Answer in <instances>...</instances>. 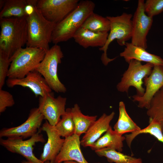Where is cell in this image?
I'll return each instance as SVG.
<instances>
[{
	"mask_svg": "<svg viewBox=\"0 0 163 163\" xmlns=\"http://www.w3.org/2000/svg\"><path fill=\"white\" fill-rule=\"evenodd\" d=\"M144 8L146 14L153 18L163 12V0H147Z\"/></svg>",
	"mask_w": 163,
	"mask_h": 163,
	"instance_id": "29",
	"label": "cell"
},
{
	"mask_svg": "<svg viewBox=\"0 0 163 163\" xmlns=\"http://www.w3.org/2000/svg\"><path fill=\"white\" fill-rule=\"evenodd\" d=\"M21 163H35L31 161H30L27 160V161H22ZM43 163H53L50 162H44Z\"/></svg>",
	"mask_w": 163,
	"mask_h": 163,
	"instance_id": "33",
	"label": "cell"
},
{
	"mask_svg": "<svg viewBox=\"0 0 163 163\" xmlns=\"http://www.w3.org/2000/svg\"><path fill=\"white\" fill-rule=\"evenodd\" d=\"M27 47H36L45 50L50 49L52 33L56 24L46 19L37 7L33 13L27 16Z\"/></svg>",
	"mask_w": 163,
	"mask_h": 163,
	"instance_id": "3",
	"label": "cell"
},
{
	"mask_svg": "<svg viewBox=\"0 0 163 163\" xmlns=\"http://www.w3.org/2000/svg\"><path fill=\"white\" fill-rule=\"evenodd\" d=\"M144 79L146 87L144 94L142 96L136 94L132 97L133 101L138 102V107L148 109L152 98L163 86V66H154L151 74Z\"/></svg>",
	"mask_w": 163,
	"mask_h": 163,
	"instance_id": "13",
	"label": "cell"
},
{
	"mask_svg": "<svg viewBox=\"0 0 163 163\" xmlns=\"http://www.w3.org/2000/svg\"><path fill=\"white\" fill-rule=\"evenodd\" d=\"M44 119L38 108H32L24 123L17 126L3 128L0 131V137H19L23 139L30 137L38 132Z\"/></svg>",
	"mask_w": 163,
	"mask_h": 163,
	"instance_id": "11",
	"label": "cell"
},
{
	"mask_svg": "<svg viewBox=\"0 0 163 163\" xmlns=\"http://www.w3.org/2000/svg\"><path fill=\"white\" fill-rule=\"evenodd\" d=\"M117 88L119 91L128 93L129 88L133 86L136 89L137 95L142 96L145 91L142 85V79L151 74L154 66L149 63L142 65L141 62L135 59L131 60Z\"/></svg>",
	"mask_w": 163,
	"mask_h": 163,
	"instance_id": "7",
	"label": "cell"
},
{
	"mask_svg": "<svg viewBox=\"0 0 163 163\" xmlns=\"http://www.w3.org/2000/svg\"><path fill=\"white\" fill-rule=\"evenodd\" d=\"M94 151L98 156L105 157L111 163H142L140 158L124 154L113 149L106 148Z\"/></svg>",
	"mask_w": 163,
	"mask_h": 163,
	"instance_id": "25",
	"label": "cell"
},
{
	"mask_svg": "<svg viewBox=\"0 0 163 163\" xmlns=\"http://www.w3.org/2000/svg\"><path fill=\"white\" fill-rule=\"evenodd\" d=\"M125 140V136H120L113 130L110 126L104 135L99 138L90 147L95 151L108 148L121 152L123 150V141Z\"/></svg>",
	"mask_w": 163,
	"mask_h": 163,
	"instance_id": "20",
	"label": "cell"
},
{
	"mask_svg": "<svg viewBox=\"0 0 163 163\" xmlns=\"http://www.w3.org/2000/svg\"><path fill=\"white\" fill-rule=\"evenodd\" d=\"M124 50L120 53V56L123 57L128 63L131 60L135 59L149 63L154 66H163V59L160 56L150 53L146 49L134 45L131 43L126 42Z\"/></svg>",
	"mask_w": 163,
	"mask_h": 163,
	"instance_id": "18",
	"label": "cell"
},
{
	"mask_svg": "<svg viewBox=\"0 0 163 163\" xmlns=\"http://www.w3.org/2000/svg\"><path fill=\"white\" fill-rule=\"evenodd\" d=\"M6 0H1L0 1V9L2 8L4 6Z\"/></svg>",
	"mask_w": 163,
	"mask_h": 163,
	"instance_id": "32",
	"label": "cell"
},
{
	"mask_svg": "<svg viewBox=\"0 0 163 163\" xmlns=\"http://www.w3.org/2000/svg\"><path fill=\"white\" fill-rule=\"evenodd\" d=\"M6 84L10 88L17 85L27 87L36 97H43L52 91L44 78L36 70L30 72L22 78H8Z\"/></svg>",
	"mask_w": 163,
	"mask_h": 163,
	"instance_id": "14",
	"label": "cell"
},
{
	"mask_svg": "<svg viewBox=\"0 0 163 163\" xmlns=\"http://www.w3.org/2000/svg\"><path fill=\"white\" fill-rule=\"evenodd\" d=\"M63 145L54 163L73 161L78 163H89L84 158L80 148V136L74 134L65 139Z\"/></svg>",
	"mask_w": 163,
	"mask_h": 163,
	"instance_id": "16",
	"label": "cell"
},
{
	"mask_svg": "<svg viewBox=\"0 0 163 163\" xmlns=\"http://www.w3.org/2000/svg\"><path fill=\"white\" fill-rule=\"evenodd\" d=\"M71 112L75 126V134L79 136L85 133L97 120V115L90 116L83 114L77 104L71 108Z\"/></svg>",
	"mask_w": 163,
	"mask_h": 163,
	"instance_id": "22",
	"label": "cell"
},
{
	"mask_svg": "<svg viewBox=\"0 0 163 163\" xmlns=\"http://www.w3.org/2000/svg\"><path fill=\"white\" fill-rule=\"evenodd\" d=\"M119 112L118 119L113 127V130L117 133L122 136L125 133H132L141 129L129 116L123 101L119 103Z\"/></svg>",
	"mask_w": 163,
	"mask_h": 163,
	"instance_id": "21",
	"label": "cell"
},
{
	"mask_svg": "<svg viewBox=\"0 0 163 163\" xmlns=\"http://www.w3.org/2000/svg\"><path fill=\"white\" fill-rule=\"evenodd\" d=\"M106 17L110 22V33L104 46L99 48L100 50L103 52L101 60L105 66L116 59H110L107 56V51L110 44L116 39L119 45L125 46L127 41L131 39L132 35L131 14L124 12L119 16Z\"/></svg>",
	"mask_w": 163,
	"mask_h": 163,
	"instance_id": "5",
	"label": "cell"
},
{
	"mask_svg": "<svg viewBox=\"0 0 163 163\" xmlns=\"http://www.w3.org/2000/svg\"><path fill=\"white\" fill-rule=\"evenodd\" d=\"M40 129L29 139L24 140L19 137L0 138V145L9 152L21 155L27 160L35 163H43L33 153L34 146L38 142L44 143L45 140L40 133Z\"/></svg>",
	"mask_w": 163,
	"mask_h": 163,
	"instance_id": "8",
	"label": "cell"
},
{
	"mask_svg": "<svg viewBox=\"0 0 163 163\" xmlns=\"http://www.w3.org/2000/svg\"><path fill=\"white\" fill-rule=\"evenodd\" d=\"M46 53L44 50L36 47H27L19 49L10 58L11 63L7 77L24 78L29 73L36 70Z\"/></svg>",
	"mask_w": 163,
	"mask_h": 163,
	"instance_id": "4",
	"label": "cell"
},
{
	"mask_svg": "<svg viewBox=\"0 0 163 163\" xmlns=\"http://www.w3.org/2000/svg\"><path fill=\"white\" fill-rule=\"evenodd\" d=\"M54 128L62 137L65 138L75 134V126L71 112V108L66 109L65 113L63 115Z\"/></svg>",
	"mask_w": 163,
	"mask_h": 163,
	"instance_id": "27",
	"label": "cell"
},
{
	"mask_svg": "<svg viewBox=\"0 0 163 163\" xmlns=\"http://www.w3.org/2000/svg\"><path fill=\"white\" fill-rule=\"evenodd\" d=\"M0 50L10 58L27 43V24L26 17L0 19Z\"/></svg>",
	"mask_w": 163,
	"mask_h": 163,
	"instance_id": "2",
	"label": "cell"
},
{
	"mask_svg": "<svg viewBox=\"0 0 163 163\" xmlns=\"http://www.w3.org/2000/svg\"><path fill=\"white\" fill-rule=\"evenodd\" d=\"M62 163H78V162L73 161H64Z\"/></svg>",
	"mask_w": 163,
	"mask_h": 163,
	"instance_id": "34",
	"label": "cell"
},
{
	"mask_svg": "<svg viewBox=\"0 0 163 163\" xmlns=\"http://www.w3.org/2000/svg\"><path fill=\"white\" fill-rule=\"evenodd\" d=\"M78 0H38L37 7L47 20L56 24L78 5Z\"/></svg>",
	"mask_w": 163,
	"mask_h": 163,
	"instance_id": "10",
	"label": "cell"
},
{
	"mask_svg": "<svg viewBox=\"0 0 163 163\" xmlns=\"http://www.w3.org/2000/svg\"><path fill=\"white\" fill-rule=\"evenodd\" d=\"M147 114L149 120H154L159 124L163 133V86L152 99Z\"/></svg>",
	"mask_w": 163,
	"mask_h": 163,
	"instance_id": "24",
	"label": "cell"
},
{
	"mask_svg": "<svg viewBox=\"0 0 163 163\" xmlns=\"http://www.w3.org/2000/svg\"><path fill=\"white\" fill-rule=\"evenodd\" d=\"M40 130L46 133L47 140L44 146L40 159L43 162H50L54 163L62 148L65 139L61 138L53 126L47 120L43 124Z\"/></svg>",
	"mask_w": 163,
	"mask_h": 163,
	"instance_id": "15",
	"label": "cell"
},
{
	"mask_svg": "<svg viewBox=\"0 0 163 163\" xmlns=\"http://www.w3.org/2000/svg\"><path fill=\"white\" fill-rule=\"evenodd\" d=\"M66 97L60 95L55 97L51 92L43 97L40 96L38 108L44 119L54 126L66 113Z\"/></svg>",
	"mask_w": 163,
	"mask_h": 163,
	"instance_id": "12",
	"label": "cell"
},
{
	"mask_svg": "<svg viewBox=\"0 0 163 163\" xmlns=\"http://www.w3.org/2000/svg\"><path fill=\"white\" fill-rule=\"evenodd\" d=\"M142 133L149 134L163 143V133L159 124L154 120H149V124L146 127L125 136L126 143L129 148L134 139Z\"/></svg>",
	"mask_w": 163,
	"mask_h": 163,
	"instance_id": "28",
	"label": "cell"
},
{
	"mask_svg": "<svg viewBox=\"0 0 163 163\" xmlns=\"http://www.w3.org/2000/svg\"><path fill=\"white\" fill-rule=\"evenodd\" d=\"M101 163L100 162H95V163Z\"/></svg>",
	"mask_w": 163,
	"mask_h": 163,
	"instance_id": "35",
	"label": "cell"
},
{
	"mask_svg": "<svg viewBox=\"0 0 163 163\" xmlns=\"http://www.w3.org/2000/svg\"><path fill=\"white\" fill-rule=\"evenodd\" d=\"M27 4V0H6L0 12V19L26 17L25 8Z\"/></svg>",
	"mask_w": 163,
	"mask_h": 163,
	"instance_id": "23",
	"label": "cell"
},
{
	"mask_svg": "<svg viewBox=\"0 0 163 163\" xmlns=\"http://www.w3.org/2000/svg\"><path fill=\"white\" fill-rule=\"evenodd\" d=\"M81 27L96 32H108L110 30V22L104 17L94 12L85 21Z\"/></svg>",
	"mask_w": 163,
	"mask_h": 163,
	"instance_id": "26",
	"label": "cell"
},
{
	"mask_svg": "<svg viewBox=\"0 0 163 163\" xmlns=\"http://www.w3.org/2000/svg\"><path fill=\"white\" fill-rule=\"evenodd\" d=\"M63 54L60 46L54 44L46 53L43 60L36 70L44 78L52 90L57 93H65L66 88L58 75V66L61 63Z\"/></svg>",
	"mask_w": 163,
	"mask_h": 163,
	"instance_id": "6",
	"label": "cell"
},
{
	"mask_svg": "<svg viewBox=\"0 0 163 163\" xmlns=\"http://www.w3.org/2000/svg\"><path fill=\"white\" fill-rule=\"evenodd\" d=\"M115 113L110 114L104 113L97 120L85 133L81 140V145L86 147H90L105 133L111 126L110 123L113 118Z\"/></svg>",
	"mask_w": 163,
	"mask_h": 163,
	"instance_id": "17",
	"label": "cell"
},
{
	"mask_svg": "<svg viewBox=\"0 0 163 163\" xmlns=\"http://www.w3.org/2000/svg\"><path fill=\"white\" fill-rule=\"evenodd\" d=\"M143 0L138 1L132 20L131 43L145 49L147 48V36L153 23V18L145 12Z\"/></svg>",
	"mask_w": 163,
	"mask_h": 163,
	"instance_id": "9",
	"label": "cell"
},
{
	"mask_svg": "<svg viewBox=\"0 0 163 163\" xmlns=\"http://www.w3.org/2000/svg\"><path fill=\"white\" fill-rule=\"evenodd\" d=\"M95 7L94 3L91 1H79L74 10L62 20L56 24L51 42L57 44L73 38L86 18L94 12Z\"/></svg>",
	"mask_w": 163,
	"mask_h": 163,
	"instance_id": "1",
	"label": "cell"
},
{
	"mask_svg": "<svg viewBox=\"0 0 163 163\" xmlns=\"http://www.w3.org/2000/svg\"><path fill=\"white\" fill-rule=\"evenodd\" d=\"M14 101L12 95L9 92L0 89V113L4 112L6 108L14 104Z\"/></svg>",
	"mask_w": 163,
	"mask_h": 163,
	"instance_id": "31",
	"label": "cell"
},
{
	"mask_svg": "<svg viewBox=\"0 0 163 163\" xmlns=\"http://www.w3.org/2000/svg\"><path fill=\"white\" fill-rule=\"evenodd\" d=\"M108 34V32H96L81 27L73 38L76 43L85 48L90 47L101 48L105 45Z\"/></svg>",
	"mask_w": 163,
	"mask_h": 163,
	"instance_id": "19",
	"label": "cell"
},
{
	"mask_svg": "<svg viewBox=\"0 0 163 163\" xmlns=\"http://www.w3.org/2000/svg\"><path fill=\"white\" fill-rule=\"evenodd\" d=\"M10 58L4 52L0 50V89L5 83L10 65Z\"/></svg>",
	"mask_w": 163,
	"mask_h": 163,
	"instance_id": "30",
	"label": "cell"
}]
</instances>
